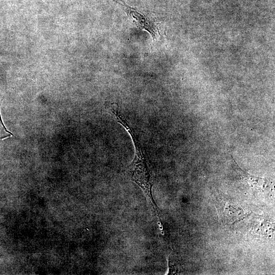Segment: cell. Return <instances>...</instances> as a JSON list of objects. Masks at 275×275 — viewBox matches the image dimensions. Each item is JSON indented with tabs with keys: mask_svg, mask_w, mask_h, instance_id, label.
I'll list each match as a JSON object with an SVG mask.
<instances>
[{
	"mask_svg": "<svg viewBox=\"0 0 275 275\" xmlns=\"http://www.w3.org/2000/svg\"><path fill=\"white\" fill-rule=\"evenodd\" d=\"M217 205L221 218L225 224H233L244 216V211L241 207L231 200L220 198Z\"/></svg>",
	"mask_w": 275,
	"mask_h": 275,
	"instance_id": "obj_2",
	"label": "cell"
},
{
	"mask_svg": "<svg viewBox=\"0 0 275 275\" xmlns=\"http://www.w3.org/2000/svg\"><path fill=\"white\" fill-rule=\"evenodd\" d=\"M111 109L112 113L115 115L117 121L122 125L130 134L134 144V157L130 167L131 178L144 191L150 204L159 217L157 207L152 193L153 181L151 171L142 144L136 137L134 130L124 116L119 111L118 105L113 104Z\"/></svg>",
	"mask_w": 275,
	"mask_h": 275,
	"instance_id": "obj_1",
	"label": "cell"
},
{
	"mask_svg": "<svg viewBox=\"0 0 275 275\" xmlns=\"http://www.w3.org/2000/svg\"><path fill=\"white\" fill-rule=\"evenodd\" d=\"M128 15L131 18L133 23L139 28L145 29L149 32L154 37L156 36V29L153 22L138 12L131 10L128 7Z\"/></svg>",
	"mask_w": 275,
	"mask_h": 275,
	"instance_id": "obj_3",
	"label": "cell"
},
{
	"mask_svg": "<svg viewBox=\"0 0 275 275\" xmlns=\"http://www.w3.org/2000/svg\"><path fill=\"white\" fill-rule=\"evenodd\" d=\"M242 179L248 183L250 186L257 190H263L267 183L265 179L254 177L243 171L241 168L237 169Z\"/></svg>",
	"mask_w": 275,
	"mask_h": 275,
	"instance_id": "obj_4",
	"label": "cell"
}]
</instances>
